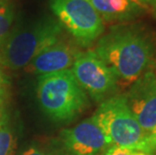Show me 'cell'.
Instances as JSON below:
<instances>
[{
  "label": "cell",
  "mask_w": 156,
  "mask_h": 155,
  "mask_svg": "<svg viewBox=\"0 0 156 155\" xmlns=\"http://www.w3.org/2000/svg\"><path fill=\"white\" fill-rule=\"evenodd\" d=\"M126 102L138 124L156 144V72L148 69L125 93Z\"/></svg>",
  "instance_id": "cell-7"
},
{
  "label": "cell",
  "mask_w": 156,
  "mask_h": 155,
  "mask_svg": "<svg viewBox=\"0 0 156 155\" xmlns=\"http://www.w3.org/2000/svg\"><path fill=\"white\" fill-rule=\"evenodd\" d=\"M137 1L144 6H150V7L156 8V0H137Z\"/></svg>",
  "instance_id": "cell-16"
},
{
  "label": "cell",
  "mask_w": 156,
  "mask_h": 155,
  "mask_svg": "<svg viewBox=\"0 0 156 155\" xmlns=\"http://www.w3.org/2000/svg\"><path fill=\"white\" fill-rule=\"evenodd\" d=\"M45 154L46 153L44 151V149H41V147L32 144L30 146H28L26 149L23 150L20 155H45Z\"/></svg>",
  "instance_id": "cell-14"
},
{
  "label": "cell",
  "mask_w": 156,
  "mask_h": 155,
  "mask_svg": "<svg viewBox=\"0 0 156 155\" xmlns=\"http://www.w3.org/2000/svg\"><path fill=\"white\" fill-rule=\"evenodd\" d=\"M111 69L118 84L130 86L154 62V36L145 26L114 25L98 39L94 51Z\"/></svg>",
  "instance_id": "cell-1"
},
{
  "label": "cell",
  "mask_w": 156,
  "mask_h": 155,
  "mask_svg": "<svg viewBox=\"0 0 156 155\" xmlns=\"http://www.w3.org/2000/svg\"><path fill=\"white\" fill-rule=\"evenodd\" d=\"M130 149L124 147H119V146H111L109 149L106 151L104 155H131Z\"/></svg>",
  "instance_id": "cell-13"
},
{
  "label": "cell",
  "mask_w": 156,
  "mask_h": 155,
  "mask_svg": "<svg viewBox=\"0 0 156 155\" xmlns=\"http://www.w3.org/2000/svg\"><path fill=\"white\" fill-rule=\"evenodd\" d=\"M103 20L128 22L144 13L146 6L137 0H90Z\"/></svg>",
  "instance_id": "cell-10"
},
{
  "label": "cell",
  "mask_w": 156,
  "mask_h": 155,
  "mask_svg": "<svg viewBox=\"0 0 156 155\" xmlns=\"http://www.w3.org/2000/svg\"><path fill=\"white\" fill-rule=\"evenodd\" d=\"M51 11L81 47H89L104 33V20L90 0H51Z\"/></svg>",
  "instance_id": "cell-5"
},
{
  "label": "cell",
  "mask_w": 156,
  "mask_h": 155,
  "mask_svg": "<svg viewBox=\"0 0 156 155\" xmlns=\"http://www.w3.org/2000/svg\"><path fill=\"white\" fill-rule=\"evenodd\" d=\"M78 52L74 44L59 39L39 52L24 69L29 74L37 76L69 70Z\"/></svg>",
  "instance_id": "cell-9"
},
{
  "label": "cell",
  "mask_w": 156,
  "mask_h": 155,
  "mask_svg": "<svg viewBox=\"0 0 156 155\" xmlns=\"http://www.w3.org/2000/svg\"><path fill=\"white\" fill-rule=\"evenodd\" d=\"M8 85V80L4 75V72H2L1 68H0V95L4 96L6 95V88Z\"/></svg>",
  "instance_id": "cell-15"
},
{
  "label": "cell",
  "mask_w": 156,
  "mask_h": 155,
  "mask_svg": "<svg viewBox=\"0 0 156 155\" xmlns=\"http://www.w3.org/2000/svg\"><path fill=\"white\" fill-rule=\"evenodd\" d=\"M153 65H154V67H155V72H156V61H154Z\"/></svg>",
  "instance_id": "cell-20"
},
{
  "label": "cell",
  "mask_w": 156,
  "mask_h": 155,
  "mask_svg": "<svg viewBox=\"0 0 156 155\" xmlns=\"http://www.w3.org/2000/svg\"><path fill=\"white\" fill-rule=\"evenodd\" d=\"M36 96L44 113L55 122H71L90 107L89 96L72 70L39 76Z\"/></svg>",
  "instance_id": "cell-3"
},
{
  "label": "cell",
  "mask_w": 156,
  "mask_h": 155,
  "mask_svg": "<svg viewBox=\"0 0 156 155\" xmlns=\"http://www.w3.org/2000/svg\"><path fill=\"white\" fill-rule=\"evenodd\" d=\"M72 72L83 90L96 103L100 104L117 94V78L94 51H79Z\"/></svg>",
  "instance_id": "cell-6"
},
{
  "label": "cell",
  "mask_w": 156,
  "mask_h": 155,
  "mask_svg": "<svg viewBox=\"0 0 156 155\" xmlns=\"http://www.w3.org/2000/svg\"><path fill=\"white\" fill-rule=\"evenodd\" d=\"M14 7L9 0H0V47L13 28Z\"/></svg>",
  "instance_id": "cell-12"
},
{
  "label": "cell",
  "mask_w": 156,
  "mask_h": 155,
  "mask_svg": "<svg viewBox=\"0 0 156 155\" xmlns=\"http://www.w3.org/2000/svg\"><path fill=\"white\" fill-rule=\"evenodd\" d=\"M62 32L58 19L49 16L16 26L0 47V61L13 71L25 68L39 52L59 41Z\"/></svg>",
  "instance_id": "cell-4"
},
{
  "label": "cell",
  "mask_w": 156,
  "mask_h": 155,
  "mask_svg": "<svg viewBox=\"0 0 156 155\" xmlns=\"http://www.w3.org/2000/svg\"><path fill=\"white\" fill-rule=\"evenodd\" d=\"M92 118L112 146L156 153V144L135 119L125 94H116L99 104Z\"/></svg>",
  "instance_id": "cell-2"
},
{
  "label": "cell",
  "mask_w": 156,
  "mask_h": 155,
  "mask_svg": "<svg viewBox=\"0 0 156 155\" xmlns=\"http://www.w3.org/2000/svg\"><path fill=\"white\" fill-rule=\"evenodd\" d=\"M17 145L16 132L7 112L0 118V155H14Z\"/></svg>",
  "instance_id": "cell-11"
},
{
  "label": "cell",
  "mask_w": 156,
  "mask_h": 155,
  "mask_svg": "<svg viewBox=\"0 0 156 155\" xmlns=\"http://www.w3.org/2000/svg\"><path fill=\"white\" fill-rule=\"evenodd\" d=\"M131 155H152L148 152H145V151H139V150H132L131 151Z\"/></svg>",
  "instance_id": "cell-18"
},
{
  "label": "cell",
  "mask_w": 156,
  "mask_h": 155,
  "mask_svg": "<svg viewBox=\"0 0 156 155\" xmlns=\"http://www.w3.org/2000/svg\"><path fill=\"white\" fill-rule=\"evenodd\" d=\"M3 97H4V96H3Z\"/></svg>",
  "instance_id": "cell-21"
},
{
  "label": "cell",
  "mask_w": 156,
  "mask_h": 155,
  "mask_svg": "<svg viewBox=\"0 0 156 155\" xmlns=\"http://www.w3.org/2000/svg\"><path fill=\"white\" fill-rule=\"evenodd\" d=\"M45 155H58V154H56L55 152H48Z\"/></svg>",
  "instance_id": "cell-19"
},
{
  "label": "cell",
  "mask_w": 156,
  "mask_h": 155,
  "mask_svg": "<svg viewBox=\"0 0 156 155\" xmlns=\"http://www.w3.org/2000/svg\"><path fill=\"white\" fill-rule=\"evenodd\" d=\"M5 104H4V97L0 95V118L5 112Z\"/></svg>",
  "instance_id": "cell-17"
},
{
  "label": "cell",
  "mask_w": 156,
  "mask_h": 155,
  "mask_svg": "<svg viewBox=\"0 0 156 155\" xmlns=\"http://www.w3.org/2000/svg\"><path fill=\"white\" fill-rule=\"evenodd\" d=\"M58 145L62 155H104L112 146L92 117L62 130Z\"/></svg>",
  "instance_id": "cell-8"
}]
</instances>
